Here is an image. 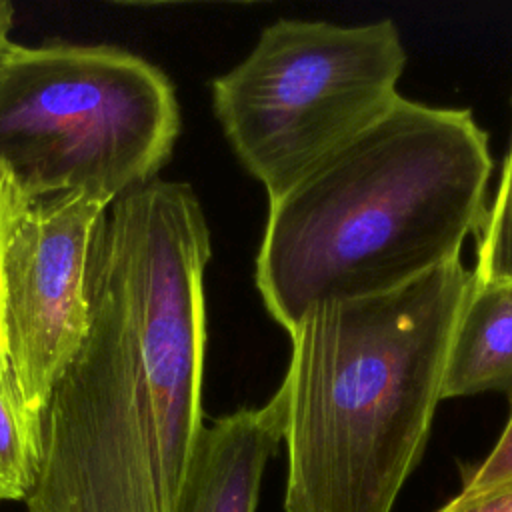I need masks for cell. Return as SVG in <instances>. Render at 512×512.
<instances>
[{
    "instance_id": "cell-1",
    "label": "cell",
    "mask_w": 512,
    "mask_h": 512,
    "mask_svg": "<svg viewBox=\"0 0 512 512\" xmlns=\"http://www.w3.org/2000/svg\"><path fill=\"white\" fill-rule=\"evenodd\" d=\"M210 254L186 182L154 178L108 206L88 332L48 396L26 512H180L204 430Z\"/></svg>"
},
{
    "instance_id": "cell-2",
    "label": "cell",
    "mask_w": 512,
    "mask_h": 512,
    "mask_svg": "<svg viewBox=\"0 0 512 512\" xmlns=\"http://www.w3.org/2000/svg\"><path fill=\"white\" fill-rule=\"evenodd\" d=\"M492 154L466 108L398 96L270 210L254 264L288 334L318 306L396 290L456 258L482 226Z\"/></svg>"
},
{
    "instance_id": "cell-3",
    "label": "cell",
    "mask_w": 512,
    "mask_h": 512,
    "mask_svg": "<svg viewBox=\"0 0 512 512\" xmlns=\"http://www.w3.org/2000/svg\"><path fill=\"white\" fill-rule=\"evenodd\" d=\"M470 286L456 258L396 290L318 306L290 332L286 512H392L426 450Z\"/></svg>"
},
{
    "instance_id": "cell-4",
    "label": "cell",
    "mask_w": 512,
    "mask_h": 512,
    "mask_svg": "<svg viewBox=\"0 0 512 512\" xmlns=\"http://www.w3.org/2000/svg\"><path fill=\"white\" fill-rule=\"evenodd\" d=\"M178 134L170 78L128 50L12 42L0 58V174L28 202L112 204L158 178Z\"/></svg>"
},
{
    "instance_id": "cell-5",
    "label": "cell",
    "mask_w": 512,
    "mask_h": 512,
    "mask_svg": "<svg viewBox=\"0 0 512 512\" xmlns=\"http://www.w3.org/2000/svg\"><path fill=\"white\" fill-rule=\"evenodd\" d=\"M406 62L388 18L354 26L280 18L212 80L214 116L270 202L396 102Z\"/></svg>"
},
{
    "instance_id": "cell-6",
    "label": "cell",
    "mask_w": 512,
    "mask_h": 512,
    "mask_svg": "<svg viewBox=\"0 0 512 512\" xmlns=\"http://www.w3.org/2000/svg\"><path fill=\"white\" fill-rule=\"evenodd\" d=\"M108 206L86 194L38 198L22 208L6 238L8 362L26 402L40 414L88 332V266Z\"/></svg>"
},
{
    "instance_id": "cell-7",
    "label": "cell",
    "mask_w": 512,
    "mask_h": 512,
    "mask_svg": "<svg viewBox=\"0 0 512 512\" xmlns=\"http://www.w3.org/2000/svg\"><path fill=\"white\" fill-rule=\"evenodd\" d=\"M286 400L278 386L258 408H238L204 426L180 512H256L268 460L284 442Z\"/></svg>"
},
{
    "instance_id": "cell-8",
    "label": "cell",
    "mask_w": 512,
    "mask_h": 512,
    "mask_svg": "<svg viewBox=\"0 0 512 512\" xmlns=\"http://www.w3.org/2000/svg\"><path fill=\"white\" fill-rule=\"evenodd\" d=\"M502 392L512 398V280H476L460 310L442 400Z\"/></svg>"
},
{
    "instance_id": "cell-9",
    "label": "cell",
    "mask_w": 512,
    "mask_h": 512,
    "mask_svg": "<svg viewBox=\"0 0 512 512\" xmlns=\"http://www.w3.org/2000/svg\"><path fill=\"white\" fill-rule=\"evenodd\" d=\"M42 460V414L24 398L10 362L0 366V502L26 500Z\"/></svg>"
},
{
    "instance_id": "cell-10",
    "label": "cell",
    "mask_w": 512,
    "mask_h": 512,
    "mask_svg": "<svg viewBox=\"0 0 512 512\" xmlns=\"http://www.w3.org/2000/svg\"><path fill=\"white\" fill-rule=\"evenodd\" d=\"M476 280H512V138L486 216L476 232Z\"/></svg>"
},
{
    "instance_id": "cell-11",
    "label": "cell",
    "mask_w": 512,
    "mask_h": 512,
    "mask_svg": "<svg viewBox=\"0 0 512 512\" xmlns=\"http://www.w3.org/2000/svg\"><path fill=\"white\" fill-rule=\"evenodd\" d=\"M508 400L510 418L504 430L488 456L470 470L462 490L452 498L454 502H470L512 486V398Z\"/></svg>"
},
{
    "instance_id": "cell-12",
    "label": "cell",
    "mask_w": 512,
    "mask_h": 512,
    "mask_svg": "<svg viewBox=\"0 0 512 512\" xmlns=\"http://www.w3.org/2000/svg\"><path fill=\"white\" fill-rule=\"evenodd\" d=\"M28 204L16 188L10 184V180L0 174V366L8 362V350H6V334H4V274H2V262H4V246L8 232L16 220V216L22 212V208Z\"/></svg>"
},
{
    "instance_id": "cell-13",
    "label": "cell",
    "mask_w": 512,
    "mask_h": 512,
    "mask_svg": "<svg viewBox=\"0 0 512 512\" xmlns=\"http://www.w3.org/2000/svg\"><path fill=\"white\" fill-rule=\"evenodd\" d=\"M438 512H512V486L470 502L450 500Z\"/></svg>"
},
{
    "instance_id": "cell-14",
    "label": "cell",
    "mask_w": 512,
    "mask_h": 512,
    "mask_svg": "<svg viewBox=\"0 0 512 512\" xmlns=\"http://www.w3.org/2000/svg\"><path fill=\"white\" fill-rule=\"evenodd\" d=\"M14 26V6L6 0H0V58L12 44L10 32Z\"/></svg>"
}]
</instances>
